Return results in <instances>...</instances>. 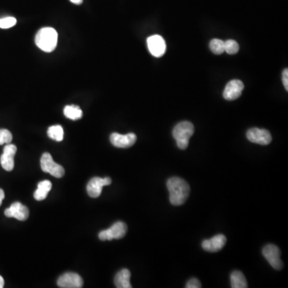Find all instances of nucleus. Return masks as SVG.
<instances>
[{
  "instance_id": "nucleus-3",
  "label": "nucleus",
  "mask_w": 288,
  "mask_h": 288,
  "mask_svg": "<svg viewBox=\"0 0 288 288\" xmlns=\"http://www.w3.org/2000/svg\"><path fill=\"white\" fill-rule=\"evenodd\" d=\"M194 126L188 121H184L176 125L173 129L172 135L180 149H187L189 144V139L194 134Z\"/></svg>"
},
{
  "instance_id": "nucleus-13",
  "label": "nucleus",
  "mask_w": 288,
  "mask_h": 288,
  "mask_svg": "<svg viewBox=\"0 0 288 288\" xmlns=\"http://www.w3.org/2000/svg\"><path fill=\"white\" fill-rule=\"evenodd\" d=\"M16 146H14V144L8 143L4 147L3 153L0 158V162H1L2 168L7 172L12 171L13 168H14V157L16 154Z\"/></svg>"
},
{
  "instance_id": "nucleus-7",
  "label": "nucleus",
  "mask_w": 288,
  "mask_h": 288,
  "mask_svg": "<svg viewBox=\"0 0 288 288\" xmlns=\"http://www.w3.org/2000/svg\"><path fill=\"white\" fill-rule=\"evenodd\" d=\"M247 138L252 143L260 145H268L272 142L271 133L268 130L260 128H252L247 132Z\"/></svg>"
},
{
  "instance_id": "nucleus-2",
  "label": "nucleus",
  "mask_w": 288,
  "mask_h": 288,
  "mask_svg": "<svg viewBox=\"0 0 288 288\" xmlns=\"http://www.w3.org/2000/svg\"><path fill=\"white\" fill-rule=\"evenodd\" d=\"M58 43V33L52 27H43L35 35V43L39 49L51 52L55 49Z\"/></svg>"
},
{
  "instance_id": "nucleus-21",
  "label": "nucleus",
  "mask_w": 288,
  "mask_h": 288,
  "mask_svg": "<svg viewBox=\"0 0 288 288\" xmlns=\"http://www.w3.org/2000/svg\"><path fill=\"white\" fill-rule=\"evenodd\" d=\"M210 49L215 55H221L225 51L224 41L214 39L210 42Z\"/></svg>"
},
{
  "instance_id": "nucleus-25",
  "label": "nucleus",
  "mask_w": 288,
  "mask_h": 288,
  "mask_svg": "<svg viewBox=\"0 0 288 288\" xmlns=\"http://www.w3.org/2000/svg\"><path fill=\"white\" fill-rule=\"evenodd\" d=\"M201 287H202L201 283L195 278H192L190 280H188L186 285L187 288H200Z\"/></svg>"
},
{
  "instance_id": "nucleus-22",
  "label": "nucleus",
  "mask_w": 288,
  "mask_h": 288,
  "mask_svg": "<svg viewBox=\"0 0 288 288\" xmlns=\"http://www.w3.org/2000/svg\"><path fill=\"white\" fill-rule=\"evenodd\" d=\"M225 51L229 55H235L239 50V43L232 39H228L224 42Z\"/></svg>"
},
{
  "instance_id": "nucleus-14",
  "label": "nucleus",
  "mask_w": 288,
  "mask_h": 288,
  "mask_svg": "<svg viewBox=\"0 0 288 288\" xmlns=\"http://www.w3.org/2000/svg\"><path fill=\"white\" fill-rule=\"evenodd\" d=\"M5 215L9 218H14L18 220L24 221L29 216V210L27 206L20 202H14L9 208L5 210Z\"/></svg>"
},
{
  "instance_id": "nucleus-19",
  "label": "nucleus",
  "mask_w": 288,
  "mask_h": 288,
  "mask_svg": "<svg viewBox=\"0 0 288 288\" xmlns=\"http://www.w3.org/2000/svg\"><path fill=\"white\" fill-rule=\"evenodd\" d=\"M64 115L68 119L77 120L82 118L83 111L80 106L76 105H68L64 107Z\"/></svg>"
},
{
  "instance_id": "nucleus-12",
  "label": "nucleus",
  "mask_w": 288,
  "mask_h": 288,
  "mask_svg": "<svg viewBox=\"0 0 288 288\" xmlns=\"http://www.w3.org/2000/svg\"><path fill=\"white\" fill-rule=\"evenodd\" d=\"M147 46L151 55L155 57H161L166 51V43L163 37L155 35L147 39Z\"/></svg>"
},
{
  "instance_id": "nucleus-26",
  "label": "nucleus",
  "mask_w": 288,
  "mask_h": 288,
  "mask_svg": "<svg viewBox=\"0 0 288 288\" xmlns=\"http://www.w3.org/2000/svg\"><path fill=\"white\" fill-rule=\"evenodd\" d=\"M288 70L285 69L283 72V83L287 91H288Z\"/></svg>"
},
{
  "instance_id": "nucleus-28",
  "label": "nucleus",
  "mask_w": 288,
  "mask_h": 288,
  "mask_svg": "<svg viewBox=\"0 0 288 288\" xmlns=\"http://www.w3.org/2000/svg\"><path fill=\"white\" fill-rule=\"evenodd\" d=\"M70 1L76 5L81 4L83 2V0H70Z\"/></svg>"
},
{
  "instance_id": "nucleus-16",
  "label": "nucleus",
  "mask_w": 288,
  "mask_h": 288,
  "mask_svg": "<svg viewBox=\"0 0 288 288\" xmlns=\"http://www.w3.org/2000/svg\"><path fill=\"white\" fill-rule=\"evenodd\" d=\"M131 272L127 269L119 271L114 277V285L118 288H131Z\"/></svg>"
},
{
  "instance_id": "nucleus-9",
  "label": "nucleus",
  "mask_w": 288,
  "mask_h": 288,
  "mask_svg": "<svg viewBox=\"0 0 288 288\" xmlns=\"http://www.w3.org/2000/svg\"><path fill=\"white\" fill-rule=\"evenodd\" d=\"M136 135L134 133H129L127 135H121L119 133H113L110 136V143L118 148H128L135 144Z\"/></svg>"
},
{
  "instance_id": "nucleus-15",
  "label": "nucleus",
  "mask_w": 288,
  "mask_h": 288,
  "mask_svg": "<svg viewBox=\"0 0 288 288\" xmlns=\"http://www.w3.org/2000/svg\"><path fill=\"white\" fill-rule=\"evenodd\" d=\"M227 242V238L223 235H217L210 239L202 242V247L206 252H217L223 249Z\"/></svg>"
},
{
  "instance_id": "nucleus-29",
  "label": "nucleus",
  "mask_w": 288,
  "mask_h": 288,
  "mask_svg": "<svg viewBox=\"0 0 288 288\" xmlns=\"http://www.w3.org/2000/svg\"><path fill=\"white\" fill-rule=\"evenodd\" d=\"M3 285H4V280L2 279V276H0V288H3Z\"/></svg>"
},
{
  "instance_id": "nucleus-18",
  "label": "nucleus",
  "mask_w": 288,
  "mask_h": 288,
  "mask_svg": "<svg viewBox=\"0 0 288 288\" xmlns=\"http://www.w3.org/2000/svg\"><path fill=\"white\" fill-rule=\"evenodd\" d=\"M231 284L232 288H247V283L245 276L239 271H235L231 275Z\"/></svg>"
},
{
  "instance_id": "nucleus-6",
  "label": "nucleus",
  "mask_w": 288,
  "mask_h": 288,
  "mask_svg": "<svg viewBox=\"0 0 288 288\" xmlns=\"http://www.w3.org/2000/svg\"><path fill=\"white\" fill-rule=\"evenodd\" d=\"M263 255L274 269L276 270L282 269L284 264H283L282 260H280L281 253L278 247L272 245V244L265 246L263 249Z\"/></svg>"
},
{
  "instance_id": "nucleus-10",
  "label": "nucleus",
  "mask_w": 288,
  "mask_h": 288,
  "mask_svg": "<svg viewBox=\"0 0 288 288\" xmlns=\"http://www.w3.org/2000/svg\"><path fill=\"white\" fill-rule=\"evenodd\" d=\"M58 286L62 288H80L84 285L81 276L73 272L65 273L58 280Z\"/></svg>"
},
{
  "instance_id": "nucleus-4",
  "label": "nucleus",
  "mask_w": 288,
  "mask_h": 288,
  "mask_svg": "<svg viewBox=\"0 0 288 288\" xmlns=\"http://www.w3.org/2000/svg\"><path fill=\"white\" fill-rule=\"evenodd\" d=\"M41 168L43 172L49 173L55 178H61L64 176L65 171L60 164H56L52 159L51 154L44 153L41 157Z\"/></svg>"
},
{
  "instance_id": "nucleus-23",
  "label": "nucleus",
  "mask_w": 288,
  "mask_h": 288,
  "mask_svg": "<svg viewBox=\"0 0 288 288\" xmlns=\"http://www.w3.org/2000/svg\"><path fill=\"white\" fill-rule=\"evenodd\" d=\"M12 138V134L8 130L0 129V145L11 143Z\"/></svg>"
},
{
  "instance_id": "nucleus-24",
  "label": "nucleus",
  "mask_w": 288,
  "mask_h": 288,
  "mask_svg": "<svg viewBox=\"0 0 288 288\" xmlns=\"http://www.w3.org/2000/svg\"><path fill=\"white\" fill-rule=\"evenodd\" d=\"M16 18L14 17H6L0 18V28L8 29L16 24Z\"/></svg>"
},
{
  "instance_id": "nucleus-11",
  "label": "nucleus",
  "mask_w": 288,
  "mask_h": 288,
  "mask_svg": "<svg viewBox=\"0 0 288 288\" xmlns=\"http://www.w3.org/2000/svg\"><path fill=\"white\" fill-rule=\"evenodd\" d=\"M244 85L241 80H233L226 85L223 91V98L226 100H235L241 96Z\"/></svg>"
},
{
  "instance_id": "nucleus-5",
  "label": "nucleus",
  "mask_w": 288,
  "mask_h": 288,
  "mask_svg": "<svg viewBox=\"0 0 288 288\" xmlns=\"http://www.w3.org/2000/svg\"><path fill=\"white\" fill-rule=\"evenodd\" d=\"M127 227L123 222H116L107 230L101 231L98 234V238L102 241L104 240H112V239H122L127 233Z\"/></svg>"
},
{
  "instance_id": "nucleus-1",
  "label": "nucleus",
  "mask_w": 288,
  "mask_h": 288,
  "mask_svg": "<svg viewBox=\"0 0 288 288\" xmlns=\"http://www.w3.org/2000/svg\"><path fill=\"white\" fill-rule=\"evenodd\" d=\"M170 202L174 206L184 204L190 194L189 184L180 177H172L167 182Z\"/></svg>"
},
{
  "instance_id": "nucleus-17",
  "label": "nucleus",
  "mask_w": 288,
  "mask_h": 288,
  "mask_svg": "<svg viewBox=\"0 0 288 288\" xmlns=\"http://www.w3.org/2000/svg\"><path fill=\"white\" fill-rule=\"evenodd\" d=\"M52 185L49 180H43L38 184V188L35 191L34 197L38 201L44 200L47 198L48 192L51 190Z\"/></svg>"
},
{
  "instance_id": "nucleus-8",
  "label": "nucleus",
  "mask_w": 288,
  "mask_h": 288,
  "mask_svg": "<svg viewBox=\"0 0 288 288\" xmlns=\"http://www.w3.org/2000/svg\"><path fill=\"white\" fill-rule=\"evenodd\" d=\"M111 184V179L109 177L106 178H99V177H95L88 183L87 186L89 196L92 198H98L102 193V188Z\"/></svg>"
},
{
  "instance_id": "nucleus-20",
  "label": "nucleus",
  "mask_w": 288,
  "mask_h": 288,
  "mask_svg": "<svg viewBox=\"0 0 288 288\" xmlns=\"http://www.w3.org/2000/svg\"><path fill=\"white\" fill-rule=\"evenodd\" d=\"M47 135L55 141L60 142L64 139V129L60 125L51 126L47 130Z\"/></svg>"
},
{
  "instance_id": "nucleus-27",
  "label": "nucleus",
  "mask_w": 288,
  "mask_h": 288,
  "mask_svg": "<svg viewBox=\"0 0 288 288\" xmlns=\"http://www.w3.org/2000/svg\"><path fill=\"white\" fill-rule=\"evenodd\" d=\"M5 194L4 192L0 188V206L2 205V200H3V198H4Z\"/></svg>"
}]
</instances>
